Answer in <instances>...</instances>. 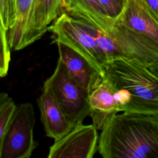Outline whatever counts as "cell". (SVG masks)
Instances as JSON below:
<instances>
[{"label":"cell","instance_id":"obj_12","mask_svg":"<svg viewBox=\"0 0 158 158\" xmlns=\"http://www.w3.org/2000/svg\"><path fill=\"white\" fill-rule=\"evenodd\" d=\"M115 92V86L105 77L102 82L89 94L91 109L89 116L98 130H101L107 120L120 112Z\"/></svg>","mask_w":158,"mask_h":158},{"label":"cell","instance_id":"obj_10","mask_svg":"<svg viewBox=\"0 0 158 158\" xmlns=\"http://www.w3.org/2000/svg\"><path fill=\"white\" fill-rule=\"evenodd\" d=\"M41 120L46 135L57 141L67 134L74 126L69 122L56 99L45 88L37 99Z\"/></svg>","mask_w":158,"mask_h":158},{"label":"cell","instance_id":"obj_1","mask_svg":"<svg viewBox=\"0 0 158 158\" xmlns=\"http://www.w3.org/2000/svg\"><path fill=\"white\" fill-rule=\"evenodd\" d=\"M98 151L104 158H158V114H114L101 129Z\"/></svg>","mask_w":158,"mask_h":158},{"label":"cell","instance_id":"obj_17","mask_svg":"<svg viewBox=\"0 0 158 158\" xmlns=\"http://www.w3.org/2000/svg\"><path fill=\"white\" fill-rule=\"evenodd\" d=\"M8 31L0 28L1 39V61L0 75L1 77L6 76L8 72L9 62L10 61V48L7 40Z\"/></svg>","mask_w":158,"mask_h":158},{"label":"cell","instance_id":"obj_19","mask_svg":"<svg viewBox=\"0 0 158 158\" xmlns=\"http://www.w3.org/2000/svg\"><path fill=\"white\" fill-rule=\"evenodd\" d=\"M158 16V0H144Z\"/></svg>","mask_w":158,"mask_h":158},{"label":"cell","instance_id":"obj_9","mask_svg":"<svg viewBox=\"0 0 158 158\" xmlns=\"http://www.w3.org/2000/svg\"><path fill=\"white\" fill-rule=\"evenodd\" d=\"M117 20L158 48V16L144 0H124Z\"/></svg>","mask_w":158,"mask_h":158},{"label":"cell","instance_id":"obj_2","mask_svg":"<svg viewBox=\"0 0 158 158\" xmlns=\"http://www.w3.org/2000/svg\"><path fill=\"white\" fill-rule=\"evenodd\" d=\"M148 65L125 57L104 65L105 77L115 88L127 90L131 96V102L125 112L158 114V77Z\"/></svg>","mask_w":158,"mask_h":158},{"label":"cell","instance_id":"obj_6","mask_svg":"<svg viewBox=\"0 0 158 158\" xmlns=\"http://www.w3.org/2000/svg\"><path fill=\"white\" fill-rule=\"evenodd\" d=\"M35 114L31 103L19 104L0 138L1 158H29L36 147L33 137Z\"/></svg>","mask_w":158,"mask_h":158},{"label":"cell","instance_id":"obj_14","mask_svg":"<svg viewBox=\"0 0 158 158\" xmlns=\"http://www.w3.org/2000/svg\"><path fill=\"white\" fill-rule=\"evenodd\" d=\"M64 0H40L30 43L40 40L51 23L64 12Z\"/></svg>","mask_w":158,"mask_h":158},{"label":"cell","instance_id":"obj_15","mask_svg":"<svg viewBox=\"0 0 158 158\" xmlns=\"http://www.w3.org/2000/svg\"><path fill=\"white\" fill-rule=\"evenodd\" d=\"M17 106L6 93L0 94V138L5 133L11 120Z\"/></svg>","mask_w":158,"mask_h":158},{"label":"cell","instance_id":"obj_3","mask_svg":"<svg viewBox=\"0 0 158 158\" xmlns=\"http://www.w3.org/2000/svg\"><path fill=\"white\" fill-rule=\"evenodd\" d=\"M106 55L108 62L120 57L138 60L147 65L158 60V48L119 21L107 31L81 20ZM107 62V63H108Z\"/></svg>","mask_w":158,"mask_h":158},{"label":"cell","instance_id":"obj_16","mask_svg":"<svg viewBox=\"0 0 158 158\" xmlns=\"http://www.w3.org/2000/svg\"><path fill=\"white\" fill-rule=\"evenodd\" d=\"M18 1L0 0V28L8 31L14 26L17 17Z\"/></svg>","mask_w":158,"mask_h":158},{"label":"cell","instance_id":"obj_5","mask_svg":"<svg viewBox=\"0 0 158 158\" xmlns=\"http://www.w3.org/2000/svg\"><path fill=\"white\" fill-rule=\"evenodd\" d=\"M48 31L53 34V42L60 41L72 46L88 58L105 77L107 57L79 19L64 12L51 23Z\"/></svg>","mask_w":158,"mask_h":158},{"label":"cell","instance_id":"obj_11","mask_svg":"<svg viewBox=\"0 0 158 158\" xmlns=\"http://www.w3.org/2000/svg\"><path fill=\"white\" fill-rule=\"evenodd\" d=\"M40 0H19L17 13L14 26L7 33L12 51H19L30 45L36 10Z\"/></svg>","mask_w":158,"mask_h":158},{"label":"cell","instance_id":"obj_13","mask_svg":"<svg viewBox=\"0 0 158 158\" xmlns=\"http://www.w3.org/2000/svg\"><path fill=\"white\" fill-rule=\"evenodd\" d=\"M64 6L72 17L89 22L105 31L116 23L99 0H64Z\"/></svg>","mask_w":158,"mask_h":158},{"label":"cell","instance_id":"obj_8","mask_svg":"<svg viewBox=\"0 0 158 158\" xmlns=\"http://www.w3.org/2000/svg\"><path fill=\"white\" fill-rule=\"evenodd\" d=\"M59 59L72 77L89 94L102 81L103 75L85 56L72 46L56 41Z\"/></svg>","mask_w":158,"mask_h":158},{"label":"cell","instance_id":"obj_18","mask_svg":"<svg viewBox=\"0 0 158 158\" xmlns=\"http://www.w3.org/2000/svg\"><path fill=\"white\" fill-rule=\"evenodd\" d=\"M104 7L109 15L115 22L120 17L123 7L124 0H99Z\"/></svg>","mask_w":158,"mask_h":158},{"label":"cell","instance_id":"obj_20","mask_svg":"<svg viewBox=\"0 0 158 158\" xmlns=\"http://www.w3.org/2000/svg\"><path fill=\"white\" fill-rule=\"evenodd\" d=\"M149 70L158 77V60L148 65Z\"/></svg>","mask_w":158,"mask_h":158},{"label":"cell","instance_id":"obj_7","mask_svg":"<svg viewBox=\"0 0 158 158\" xmlns=\"http://www.w3.org/2000/svg\"><path fill=\"white\" fill-rule=\"evenodd\" d=\"M99 135L93 124L75 125L67 134L54 141L48 158H91L98 148Z\"/></svg>","mask_w":158,"mask_h":158},{"label":"cell","instance_id":"obj_4","mask_svg":"<svg viewBox=\"0 0 158 158\" xmlns=\"http://www.w3.org/2000/svg\"><path fill=\"white\" fill-rule=\"evenodd\" d=\"M43 88L50 92L74 127L89 115V94L72 77L59 58L54 72L44 81Z\"/></svg>","mask_w":158,"mask_h":158}]
</instances>
